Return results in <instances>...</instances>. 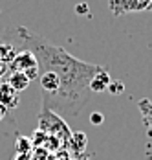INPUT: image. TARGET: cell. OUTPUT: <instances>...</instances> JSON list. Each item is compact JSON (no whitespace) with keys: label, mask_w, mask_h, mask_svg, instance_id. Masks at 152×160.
<instances>
[{"label":"cell","mask_w":152,"mask_h":160,"mask_svg":"<svg viewBox=\"0 0 152 160\" xmlns=\"http://www.w3.org/2000/svg\"><path fill=\"white\" fill-rule=\"evenodd\" d=\"M150 0H110L108 9L114 17H123L128 13H137V11H147Z\"/></svg>","instance_id":"4"},{"label":"cell","mask_w":152,"mask_h":160,"mask_svg":"<svg viewBox=\"0 0 152 160\" xmlns=\"http://www.w3.org/2000/svg\"><path fill=\"white\" fill-rule=\"evenodd\" d=\"M7 74H9V64H6V63H2V61H0V83H2V81H6Z\"/></svg>","instance_id":"12"},{"label":"cell","mask_w":152,"mask_h":160,"mask_svg":"<svg viewBox=\"0 0 152 160\" xmlns=\"http://www.w3.org/2000/svg\"><path fill=\"white\" fill-rule=\"evenodd\" d=\"M7 109H6V107H4V105H0V122H2V120H4V118H6V116H7Z\"/></svg>","instance_id":"15"},{"label":"cell","mask_w":152,"mask_h":160,"mask_svg":"<svg viewBox=\"0 0 152 160\" xmlns=\"http://www.w3.org/2000/svg\"><path fill=\"white\" fill-rule=\"evenodd\" d=\"M39 131L59 138L62 144H66L72 136V131L64 123V118H61L59 114L51 111H46V109H40V114H39Z\"/></svg>","instance_id":"2"},{"label":"cell","mask_w":152,"mask_h":160,"mask_svg":"<svg viewBox=\"0 0 152 160\" xmlns=\"http://www.w3.org/2000/svg\"><path fill=\"white\" fill-rule=\"evenodd\" d=\"M68 147H72V151L79 155V153H83L84 151V147H86V134L84 132H74L72 136H70V140L66 142Z\"/></svg>","instance_id":"10"},{"label":"cell","mask_w":152,"mask_h":160,"mask_svg":"<svg viewBox=\"0 0 152 160\" xmlns=\"http://www.w3.org/2000/svg\"><path fill=\"white\" fill-rule=\"evenodd\" d=\"M147 11H152V0H150V4H149V8H147Z\"/></svg>","instance_id":"16"},{"label":"cell","mask_w":152,"mask_h":160,"mask_svg":"<svg viewBox=\"0 0 152 160\" xmlns=\"http://www.w3.org/2000/svg\"><path fill=\"white\" fill-rule=\"evenodd\" d=\"M92 123H101V120H103V116L101 114H92Z\"/></svg>","instance_id":"14"},{"label":"cell","mask_w":152,"mask_h":160,"mask_svg":"<svg viewBox=\"0 0 152 160\" xmlns=\"http://www.w3.org/2000/svg\"><path fill=\"white\" fill-rule=\"evenodd\" d=\"M31 149H33V144H31L30 138L18 136V140H17V153H30Z\"/></svg>","instance_id":"11"},{"label":"cell","mask_w":152,"mask_h":160,"mask_svg":"<svg viewBox=\"0 0 152 160\" xmlns=\"http://www.w3.org/2000/svg\"><path fill=\"white\" fill-rule=\"evenodd\" d=\"M110 83H112V79H110V74H108L107 70L101 66V70L93 76V79H92V83H90L92 94H99V92H105V90H108Z\"/></svg>","instance_id":"6"},{"label":"cell","mask_w":152,"mask_h":160,"mask_svg":"<svg viewBox=\"0 0 152 160\" xmlns=\"http://www.w3.org/2000/svg\"><path fill=\"white\" fill-rule=\"evenodd\" d=\"M18 50H17L15 44H11L9 41L6 39H0V61L6 64H11V61L17 57Z\"/></svg>","instance_id":"8"},{"label":"cell","mask_w":152,"mask_h":160,"mask_svg":"<svg viewBox=\"0 0 152 160\" xmlns=\"http://www.w3.org/2000/svg\"><path fill=\"white\" fill-rule=\"evenodd\" d=\"M9 72H22V74H26L30 78V81H37L39 79V63H37V59H35V55L31 52L22 50L11 61Z\"/></svg>","instance_id":"3"},{"label":"cell","mask_w":152,"mask_h":160,"mask_svg":"<svg viewBox=\"0 0 152 160\" xmlns=\"http://www.w3.org/2000/svg\"><path fill=\"white\" fill-rule=\"evenodd\" d=\"M137 109H139V112H141L143 123H145L149 129H152V99H149V98L139 99V101H137Z\"/></svg>","instance_id":"9"},{"label":"cell","mask_w":152,"mask_h":160,"mask_svg":"<svg viewBox=\"0 0 152 160\" xmlns=\"http://www.w3.org/2000/svg\"><path fill=\"white\" fill-rule=\"evenodd\" d=\"M0 39H6L15 44L18 52H31L39 63V72L51 70L59 76L61 88L55 96L42 101V109L55 112L61 118H75L81 114L92 98L90 83L93 76L101 70L99 64L84 63L68 53L64 48L51 44L44 37L22 26L6 28Z\"/></svg>","instance_id":"1"},{"label":"cell","mask_w":152,"mask_h":160,"mask_svg":"<svg viewBox=\"0 0 152 160\" xmlns=\"http://www.w3.org/2000/svg\"><path fill=\"white\" fill-rule=\"evenodd\" d=\"M13 160H33V158H31L30 153H17V157Z\"/></svg>","instance_id":"13"},{"label":"cell","mask_w":152,"mask_h":160,"mask_svg":"<svg viewBox=\"0 0 152 160\" xmlns=\"http://www.w3.org/2000/svg\"><path fill=\"white\" fill-rule=\"evenodd\" d=\"M6 83L9 85V87H13L17 92H22V90H26L28 87H30V78L26 76V74H22V72H9L7 74V78H6Z\"/></svg>","instance_id":"7"},{"label":"cell","mask_w":152,"mask_h":160,"mask_svg":"<svg viewBox=\"0 0 152 160\" xmlns=\"http://www.w3.org/2000/svg\"><path fill=\"white\" fill-rule=\"evenodd\" d=\"M20 92H17L13 87H9L6 81L0 83V105H4L7 111H15L20 103Z\"/></svg>","instance_id":"5"}]
</instances>
